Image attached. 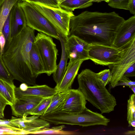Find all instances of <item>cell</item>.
<instances>
[{
  "mask_svg": "<svg viewBox=\"0 0 135 135\" xmlns=\"http://www.w3.org/2000/svg\"><path fill=\"white\" fill-rule=\"evenodd\" d=\"M97 78L105 86L109 83L112 78V74L109 69H105L96 73Z\"/></svg>",
  "mask_w": 135,
  "mask_h": 135,
  "instance_id": "f1b7e54d",
  "label": "cell"
},
{
  "mask_svg": "<svg viewBox=\"0 0 135 135\" xmlns=\"http://www.w3.org/2000/svg\"><path fill=\"white\" fill-rule=\"evenodd\" d=\"M125 49L112 45L90 44L88 52L89 59L97 65H114L121 60Z\"/></svg>",
  "mask_w": 135,
  "mask_h": 135,
  "instance_id": "52a82bcc",
  "label": "cell"
},
{
  "mask_svg": "<svg viewBox=\"0 0 135 135\" xmlns=\"http://www.w3.org/2000/svg\"><path fill=\"white\" fill-rule=\"evenodd\" d=\"M4 117V111L0 108V119L3 118Z\"/></svg>",
  "mask_w": 135,
  "mask_h": 135,
  "instance_id": "74e56055",
  "label": "cell"
},
{
  "mask_svg": "<svg viewBox=\"0 0 135 135\" xmlns=\"http://www.w3.org/2000/svg\"><path fill=\"white\" fill-rule=\"evenodd\" d=\"M25 13L27 26L40 32L59 40L60 34L49 21L30 3L18 2Z\"/></svg>",
  "mask_w": 135,
  "mask_h": 135,
  "instance_id": "8992f818",
  "label": "cell"
},
{
  "mask_svg": "<svg viewBox=\"0 0 135 135\" xmlns=\"http://www.w3.org/2000/svg\"><path fill=\"white\" fill-rule=\"evenodd\" d=\"M130 0H109L108 5L115 8L128 10V4Z\"/></svg>",
  "mask_w": 135,
  "mask_h": 135,
  "instance_id": "83f0119b",
  "label": "cell"
},
{
  "mask_svg": "<svg viewBox=\"0 0 135 135\" xmlns=\"http://www.w3.org/2000/svg\"><path fill=\"white\" fill-rule=\"evenodd\" d=\"M18 0H0V33L11 10Z\"/></svg>",
  "mask_w": 135,
  "mask_h": 135,
  "instance_id": "44dd1931",
  "label": "cell"
},
{
  "mask_svg": "<svg viewBox=\"0 0 135 135\" xmlns=\"http://www.w3.org/2000/svg\"><path fill=\"white\" fill-rule=\"evenodd\" d=\"M89 45L76 36H69L65 39V46L69 61L89 59Z\"/></svg>",
  "mask_w": 135,
  "mask_h": 135,
  "instance_id": "30bf717a",
  "label": "cell"
},
{
  "mask_svg": "<svg viewBox=\"0 0 135 135\" xmlns=\"http://www.w3.org/2000/svg\"><path fill=\"white\" fill-rule=\"evenodd\" d=\"M93 4L91 0H66L61 3L59 6L67 11L73 12L76 9L88 7Z\"/></svg>",
  "mask_w": 135,
  "mask_h": 135,
  "instance_id": "ffe728a7",
  "label": "cell"
},
{
  "mask_svg": "<svg viewBox=\"0 0 135 135\" xmlns=\"http://www.w3.org/2000/svg\"><path fill=\"white\" fill-rule=\"evenodd\" d=\"M135 38V15L124 20L118 30L112 45L125 49Z\"/></svg>",
  "mask_w": 135,
  "mask_h": 135,
  "instance_id": "8fae6325",
  "label": "cell"
},
{
  "mask_svg": "<svg viewBox=\"0 0 135 135\" xmlns=\"http://www.w3.org/2000/svg\"><path fill=\"white\" fill-rule=\"evenodd\" d=\"M129 124L133 127H135V120L132 121Z\"/></svg>",
  "mask_w": 135,
  "mask_h": 135,
  "instance_id": "ab89813d",
  "label": "cell"
},
{
  "mask_svg": "<svg viewBox=\"0 0 135 135\" xmlns=\"http://www.w3.org/2000/svg\"><path fill=\"white\" fill-rule=\"evenodd\" d=\"M35 30L27 25L12 38L2 55L4 65L13 79L27 85H36L30 65V51L35 37Z\"/></svg>",
  "mask_w": 135,
  "mask_h": 135,
  "instance_id": "7a4b0ae2",
  "label": "cell"
},
{
  "mask_svg": "<svg viewBox=\"0 0 135 135\" xmlns=\"http://www.w3.org/2000/svg\"><path fill=\"white\" fill-rule=\"evenodd\" d=\"M29 3L49 21L62 36L66 38L69 36L70 20L74 15L73 12L60 7H54L37 2Z\"/></svg>",
  "mask_w": 135,
  "mask_h": 135,
  "instance_id": "277c9868",
  "label": "cell"
},
{
  "mask_svg": "<svg viewBox=\"0 0 135 135\" xmlns=\"http://www.w3.org/2000/svg\"><path fill=\"white\" fill-rule=\"evenodd\" d=\"M18 118L12 117L7 121V124L10 126L18 128L25 132L26 134H32L50 127V124L40 116L32 115L30 117Z\"/></svg>",
  "mask_w": 135,
  "mask_h": 135,
  "instance_id": "9c48e42d",
  "label": "cell"
},
{
  "mask_svg": "<svg viewBox=\"0 0 135 135\" xmlns=\"http://www.w3.org/2000/svg\"><path fill=\"white\" fill-rule=\"evenodd\" d=\"M135 120V94L130 95L128 100L127 120L129 124L131 122Z\"/></svg>",
  "mask_w": 135,
  "mask_h": 135,
  "instance_id": "484cf974",
  "label": "cell"
},
{
  "mask_svg": "<svg viewBox=\"0 0 135 135\" xmlns=\"http://www.w3.org/2000/svg\"><path fill=\"white\" fill-rule=\"evenodd\" d=\"M131 85H135V81H131L128 77L123 76L118 83L116 86L118 85H124L128 86Z\"/></svg>",
  "mask_w": 135,
  "mask_h": 135,
  "instance_id": "4dcf8cb0",
  "label": "cell"
},
{
  "mask_svg": "<svg viewBox=\"0 0 135 135\" xmlns=\"http://www.w3.org/2000/svg\"><path fill=\"white\" fill-rule=\"evenodd\" d=\"M21 1V0H18V2H20V1Z\"/></svg>",
  "mask_w": 135,
  "mask_h": 135,
  "instance_id": "7bdbcfd3",
  "label": "cell"
},
{
  "mask_svg": "<svg viewBox=\"0 0 135 135\" xmlns=\"http://www.w3.org/2000/svg\"><path fill=\"white\" fill-rule=\"evenodd\" d=\"M65 127L64 125L48 128L42 130L34 132V134H54L68 135L73 134V132L70 131H64L62 129Z\"/></svg>",
  "mask_w": 135,
  "mask_h": 135,
  "instance_id": "cb8c5ba5",
  "label": "cell"
},
{
  "mask_svg": "<svg viewBox=\"0 0 135 135\" xmlns=\"http://www.w3.org/2000/svg\"><path fill=\"white\" fill-rule=\"evenodd\" d=\"M6 43L5 37L2 32L0 33V55L2 56L4 52Z\"/></svg>",
  "mask_w": 135,
  "mask_h": 135,
  "instance_id": "d6a6232c",
  "label": "cell"
},
{
  "mask_svg": "<svg viewBox=\"0 0 135 135\" xmlns=\"http://www.w3.org/2000/svg\"><path fill=\"white\" fill-rule=\"evenodd\" d=\"M124 134L126 135H135V130L134 131H129L125 132Z\"/></svg>",
  "mask_w": 135,
  "mask_h": 135,
  "instance_id": "d590c367",
  "label": "cell"
},
{
  "mask_svg": "<svg viewBox=\"0 0 135 135\" xmlns=\"http://www.w3.org/2000/svg\"><path fill=\"white\" fill-rule=\"evenodd\" d=\"M65 0H57V2L59 6L61 3Z\"/></svg>",
  "mask_w": 135,
  "mask_h": 135,
  "instance_id": "60d3db41",
  "label": "cell"
},
{
  "mask_svg": "<svg viewBox=\"0 0 135 135\" xmlns=\"http://www.w3.org/2000/svg\"><path fill=\"white\" fill-rule=\"evenodd\" d=\"M129 88L132 90L134 93H135V85H131L128 86Z\"/></svg>",
  "mask_w": 135,
  "mask_h": 135,
  "instance_id": "f35d334b",
  "label": "cell"
},
{
  "mask_svg": "<svg viewBox=\"0 0 135 135\" xmlns=\"http://www.w3.org/2000/svg\"><path fill=\"white\" fill-rule=\"evenodd\" d=\"M2 32L4 35L6 40V43L4 49V50H5L8 46L12 39L10 13L3 25Z\"/></svg>",
  "mask_w": 135,
  "mask_h": 135,
  "instance_id": "4316f807",
  "label": "cell"
},
{
  "mask_svg": "<svg viewBox=\"0 0 135 135\" xmlns=\"http://www.w3.org/2000/svg\"><path fill=\"white\" fill-rule=\"evenodd\" d=\"M0 79L13 86L14 80L4 64L1 56L0 55Z\"/></svg>",
  "mask_w": 135,
  "mask_h": 135,
  "instance_id": "d4e9b609",
  "label": "cell"
},
{
  "mask_svg": "<svg viewBox=\"0 0 135 135\" xmlns=\"http://www.w3.org/2000/svg\"><path fill=\"white\" fill-rule=\"evenodd\" d=\"M52 97L43 98L32 112L30 115L40 116L44 115L50 104Z\"/></svg>",
  "mask_w": 135,
  "mask_h": 135,
  "instance_id": "603a6c76",
  "label": "cell"
},
{
  "mask_svg": "<svg viewBox=\"0 0 135 135\" xmlns=\"http://www.w3.org/2000/svg\"><path fill=\"white\" fill-rule=\"evenodd\" d=\"M3 120H2V119H0V122H1V121H3Z\"/></svg>",
  "mask_w": 135,
  "mask_h": 135,
  "instance_id": "b9f144b4",
  "label": "cell"
},
{
  "mask_svg": "<svg viewBox=\"0 0 135 135\" xmlns=\"http://www.w3.org/2000/svg\"><path fill=\"white\" fill-rule=\"evenodd\" d=\"M69 91L64 93L57 92L52 96L50 104L44 114L60 110L68 96Z\"/></svg>",
  "mask_w": 135,
  "mask_h": 135,
  "instance_id": "d6986e66",
  "label": "cell"
},
{
  "mask_svg": "<svg viewBox=\"0 0 135 135\" xmlns=\"http://www.w3.org/2000/svg\"><path fill=\"white\" fill-rule=\"evenodd\" d=\"M11 38L19 34L27 26L24 12L19 6L18 2L12 7L11 12Z\"/></svg>",
  "mask_w": 135,
  "mask_h": 135,
  "instance_id": "2e32d148",
  "label": "cell"
},
{
  "mask_svg": "<svg viewBox=\"0 0 135 135\" xmlns=\"http://www.w3.org/2000/svg\"><path fill=\"white\" fill-rule=\"evenodd\" d=\"M21 1H26L29 2H37L54 7H60L57 0H21Z\"/></svg>",
  "mask_w": 135,
  "mask_h": 135,
  "instance_id": "f546056e",
  "label": "cell"
},
{
  "mask_svg": "<svg viewBox=\"0 0 135 135\" xmlns=\"http://www.w3.org/2000/svg\"><path fill=\"white\" fill-rule=\"evenodd\" d=\"M34 43L41 59L45 73L50 76L55 71L58 50L52 37L43 33H38Z\"/></svg>",
  "mask_w": 135,
  "mask_h": 135,
  "instance_id": "5b68a950",
  "label": "cell"
},
{
  "mask_svg": "<svg viewBox=\"0 0 135 135\" xmlns=\"http://www.w3.org/2000/svg\"><path fill=\"white\" fill-rule=\"evenodd\" d=\"M124 20L114 11H85L71 18L69 36H76L89 45H112L118 30Z\"/></svg>",
  "mask_w": 135,
  "mask_h": 135,
  "instance_id": "6da1fadb",
  "label": "cell"
},
{
  "mask_svg": "<svg viewBox=\"0 0 135 135\" xmlns=\"http://www.w3.org/2000/svg\"><path fill=\"white\" fill-rule=\"evenodd\" d=\"M66 38L60 35V40L61 47V59L57 68L53 74V77L54 80L56 84L55 87L58 86L60 83L66 72L68 59L66 52L65 41Z\"/></svg>",
  "mask_w": 135,
  "mask_h": 135,
  "instance_id": "e0dca14e",
  "label": "cell"
},
{
  "mask_svg": "<svg viewBox=\"0 0 135 135\" xmlns=\"http://www.w3.org/2000/svg\"><path fill=\"white\" fill-rule=\"evenodd\" d=\"M86 100L83 93L78 89H71L60 110L72 114L80 113L86 108Z\"/></svg>",
  "mask_w": 135,
  "mask_h": 135,
  "instance_id": "4fadbf2b",
  "label": "cell"
},
{
  "mask_svg": "<svg viewBox=\"0 0 135 135\" xmlns=\"http://www.w3.org/2000/svg\"><path fill=\"white\" fill-rule=\"evenodd\" d=\"M84 61L78 60L69 61L61 81L58 86L55 87L57 92H65L71 89L74 80Z\"/></svg>",
  "mask_w": 135,
  "mask_h": 135,
  "instance_id": "9a60e30c",
  "label": "cell"
},
{
  "mask_svg": "<svg viewBox=\"0 0 135 135\" xmlns=\"http://www.w3.org/2000/svg\"><path fill=\"white\" fill-rule=\"evenodd\" d=\"M128 10L130 13L135 15V0H130L128 4Z\"/></svg>",
  "mask_w": 135,
  "mask_h": 135,
  "instance_id": "e575fe53",
  "label": "cell"
},
{
  "mask_svg": "<svg viewBox=\"0 0 135 135\" xmlns=\"http://www.w3.org/2000/svg\"><path fill=\"white\" fill-rule=\"evenodd\" d=\"M15 87L0 79V93L10 103V106L14 103L16 99L15 94Z\"/></svg>",
  "mask_w": 135,
  "mask_h": 135,
  "instance_id": "7402d4cb",
  "label": "cell"
},
{
  "mask_svg": "<svg viewBox=\"0 0 135 135\" xmlns=\"http://www.w3.org/2000/svg\"><path fill=\"white\" fill-rule=\"evenodd\" d=\"M135 62V38L125 48L121 60L117 63L108 66L112 74L109 83L113 88L116 85L128 68Z\"/></svg>",
  "mask_w": 135,
  "mask_h": 135,
  "instance_id": "ba28073f",
  "label": "cell"
},
{
  "mask_svg": "<svg viewBox=\"0 0 135 135\" xmlns=\"http://www.w3.org/2000/svg\"><path fill=\"white\" fill-rule=\"evenodd\" d=\"M57 93L54 88H51L47 85L28 86L25 90H22L19 87H15V94L16 99H20L23 97L33 96L43 98L52 97Z\"/></svg>",
  "mask_w": 135,
  "mask_h": 135,
  "instance_id": "5bb4252c",
  "label": "cell"
},
{
  "mask_svg": "<svg viewBox=\"0 0 135 135\" xmlns=\"http://www.w3.org/2000/svg\"><path fill=\"white\" fill-rule=\"evenodd\" d=\"M77 79L78 89L86 100L99 109L102 114L109 113L114 110L117 105L116 100L97 78L96 73L86 69L78 75Z\"/></svg>",
  "mask_w": 135,
  "mask_h": 135,
  "instance_id": "3957f363",
  "label": "cell"
},
{
  "mask_svg": "<svg viewBox=\"0 0 135 135\" xmlns=\"http://www.w3.org/2000/svg\"><path fill=\"white\" fill-rule=\"evenodd\" d=\"M123 76L128 77L135 76V62L133 63L128 68Z\"/></svg>",
  "mask_w": 135,
  "mask_h": 135,
  "instance_id": "1f68e13d",
  "label": "cell"
},
{
  "mask_svg": "<svg viewBox=\"0 0 135 135\" xmlns=\"http://www.w3.org/2000/svg\"><path fill=\"white\" fill-rule=\"evenodd\" d=\"M44 98L33 96L16 99L14 103L11 105L12 114L18 117H26L30 114L38 104Z\"/></svg>",
  "mask_w": 135,
  "mask_h": 135,
  "instance_id": "7c38bea8",
  "label": "cell"
},
{
  "mask_svg": "<svg viewBox=\"0 0 135 135\" xmlns=\"http://www.w3.org/2000/svg\"><path fill=\"white\" fill-rule=\"evenodd\" d=\"M10 105V103L0 93V108L4 111L6 106Z\"/></svg>",
  "mask_w": 135,
  "mask_h": 135,
  "instance_id": "836d02e7",
  "label": "cell"
},
{
  "mask_svg": "<svg viewBox=\"0 0 135 135\" xmlns=\"http://www.w3.org/2000/svg\"><path fill=\"white\" fill-rule=\"evenodd\" d=\"M109 0H91V1L92 2H101L102 1H104L106 2L107 3H108Z\"/></svg>",
  "mask_w": 135,
  "mask_h": 135,
  "instance_id": "8d00e7d4",
  "label": "cell"
},
{
  "mask_svg": "<svg viewBox=\"0 0 135 135\" xmlns=\"http://www.w3.org/2000/svg\"><path fill=\"white\" fill-rule=\"evenodd\" d=\"M30 61L32 73L36 78L38 75L45 73L42 61L34 41L30 51Z\"/></svg>",
  "mask_w": 135,
  "mask_h": 135,
  "instance_id": "ac0fdd59",
  "label": "cell"
}]
</instances>
